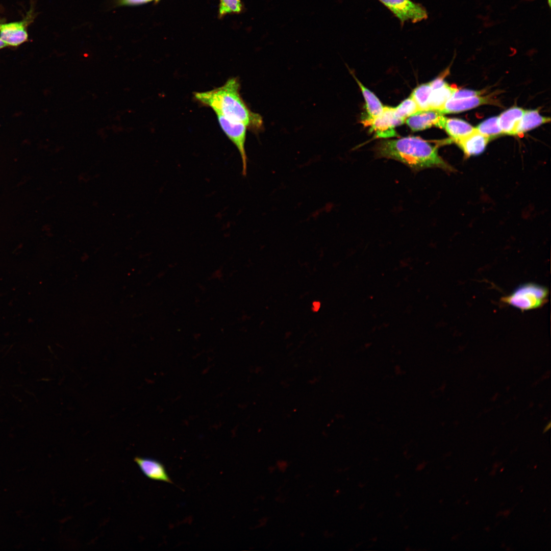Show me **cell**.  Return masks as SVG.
<instances>
[{
	"label": "cell",
	"mask_w": 551,
	"mask_h": 551,
	"mask_svg": "<svg viewBox=\"0 0 551 551\" xmlns=\"http://www.w3.org/2000/svg\"><path fill=\"white\" fill-rule=\"evenodd\" d=\"M159 1H160V0H155V1H156V2H159Z\"/></svg>",
	"instance_id": "26"
},
{
	"label": "cell",
	"mask_w": 551,
	"mask_h": 551,
	"mask_svg": "<svg viewBox=\"0 0 551 551\" xmlns=\"http://www.w3.org/2000/svg\"><path fill=\"white\" fill-rule=\"evenodd\" d=\"M217 120L223 132L238 149L242 161V174L246 176L247 168V157L245 151L246 127L242 123L233 121L217 115Z\"/></svg>",
	"instance_id": "4"
},
{
	"label": "cell",
	"mask_w": 551,
	"mask_h": 551,
	"mask_svg": "<svg viewBox=\"0 0 551 551\" xmlns=\"http://www.w3.org/2000/svg\"><path fill=\"white\" fill-rule=\"evenodd\" d=\"M450 138L456 143L470 135L475 131L473 128L466 121L459 118L445 117L443 128Z\"/></svg>",
	"instance_id": "12"
},
{
	"label": "cell",
	"mask_w": 551,
	"mask_h": 551,
	"mask_svg": "<svg viewBox=\"0 0 551 551\" xmlns=\"http://www.w3.org/2000/svg\"><path fill=\"white\" fill-rule=\"evenodd\" d=\"M549 121V117L541 115L537 110L524 111L516 128L515 135H521L543 123Z\"/></svg>",
	"instance_id": "14"
},
{
	"label": "cell",
	"mask_w": 551,
	"mask_h": 551,
	"mask_svg": "<svg viewBox=\"0 0 551 551\" xmlns=\"http://www.w3.org/2000/svg\"><path fill=\"white\" fill-rule=\"evenodd\" d=\"M313 310L315 311H317L319 309L320 304V303L318 302H314L313 303Z\"/></svg>",
	"instance_id": "23"
},
{
	"label": "cell",
	"mask_w": 551,
	"mask_h": 551,
	"mask_svg": "<svg viewBox=\"0 0 551 551\" xmlns=\"http://www.w3.org/2000/svg\"><path fill=\"white\" fill-rule=\"evenodd\" d=\"M457 88L456 86H450L447 83L443 86L433 89L429 99V109L438 111L440 109Z\"/></svg>",
	"instance_id": "16"
},
{
	"label": "cell",
	"mask_w": 551,
	"mask_h": 551,
	"mask_svg": "<svg viewBox=\"0 0 551 551\" xmlns=\"http://www.w3.org/2000/svg\"><path fill=\"white\" fill-rule=\"evenodd\" d=\"M482 93V92L481 91L469 89H458L457 88L453 93L450 98L458 99L480 96Z\"/></svg>",
	"instance_id": "21"
},
{
	"label": "cell",
	"mask_w": 551,
	"mask_h": 551,
	"mask_svg": "<svg viewBox=\"0 0 551 551\" xmlns=\"http://www.w3.org/2000/svg\"><path fill=\"white\" fill-rule=\"evenodd\" d=\"M547 1H548V4L549 6H550V0H547Z\"/></svg>",
	"instance_id": "25"
},
{
	"label": "cell",
	"mask_w": 551,
	"mask_h": 551,
	"mask_svg": "<svg viewBox=\"0 0 551 551\" xmlns=\"http://www.w3.org/2000/svg\"><path fill=\"white\" fill-rule=\"evenodd\" d=\"M364 97L368 116L365 119H373L378 116L383 111L384 106L377 96L366 88L353 74Z\"/></svg>",
	"instance_id": "15"
},
{
	"label": "cell",
	"mask_w": 551,
	"mask_h": 551,
	"mask_svg": "<svg viewBox=\"0 0 551 551\" xmlns=\"http://www.w3.org/2000/svg\"><path fill=\"white\" fill-rule=\"evenodd\" d=\"M418 111L416 103L411 96L403 101L396 107L394 108L395 116L405 121L408 117Z\"/></svg>",
	"instance_id": "19"
},
{
	"label": "cell",
	"mask_w": 551,
	"mask_h": 551,
	"mask_svg": "<svg viewBox=\"0 0 551 551\" xmlns=\"http://www.w3.org/2000/svg\"><path fill=\"white\" fill-rule=\"evenodd\" d=\"M374 152L378 158L395 160L413 171L431 167L451 168L439 155L437 146L418 137L382 141L376 145Z\"/></svg>",
	"instance_id": "2"
},
{
	"label": "cell",
	"mask_w": 551,
	"mask_h": 551,
	"mask_svg": "<svg viewBox=\"0 0 551 551\" xmlns=\"http://www.w3.org/2000/svg\"><path fill=\"white\" fill-rule=\"evenodd\" d=\"M242 9L241 0H220L219 16L221 17L229 13H239Z\"/></svg>",
	"instance_id": "20"
},
{
	"label": "cell",
	"mask_w": 551,
	"mask_h": 551,
	"mask_svg": "<svg viewBox=\"0 0 551 551\" xmlns=\"http://www.w3.org/2000/svg\"><path fill=\"white\" fill-rule=\"evenodd\" d=\"M400 21L416 23L428 18L426 9L421 4L411 0H379Z\"/></svg>",
	"instance_id": "5"
},
{
	"label": "cell",
	"mask_w": 551,
	"mask_h": 551,
	"mask_svg": "<svg viewBox=\"0 0 551 551\" xmlns=\"http://www.w3.org/2000/svg\"><path fill=\"white\" fill-rule=\"evenodd\" d=\"M490 139L477 130L470 135L457 142L467 156L479 155L486 147Z\"/></svg>",
	"instance_id": "11"
},
{
	"label": "cell",
	"mask_w": 551,
	"mask_h": 551,
	"mask_svg": "<svg viewBox=\"0 0 551 551\" xmlns=\"http://www.w3.org/2000/svg\"><path fill=\"white\" fill-rule=\"evenodd\" d=\"M432 91L430 83L421 84L415 88L411 96L416 103L419 111L429 109V99Z\"/></svg>",
	"instance_id": "17"
},
{
	"label": "cell",
	"mask_w": 551,
	"mask_h": 551,
	"mask_svg": "<svg viewBox=\"0 0 551 551\" xmlns=\"http://www.w3.org/2000/svg\"><path fill=\"white\" fill-rule=\"evenodd\" d=\"M134 461L141 472L152 480L172 483L164 466L159 461L149 458L136 457Z\"/></svg>",
	"instance_id": "9"
},
{
	"label": "cell",
	"mask_w": 551,
	"mask_h": 551,
	"mask_svg": "<svg viewBox=\"0 0 551 551\" xmlns=\"http://www.w3.org/2000/svg\"><path fill=\"white\" fill-rule=\"evenodd\" d=\"M524 111L515 106L503 112L498 117V124L503 134L515 135L516 128Z\"/></svg>",
	"instance_id": "13"
},
{
	"label": "cell",
	"mask_w": 551,
	"mask_h": 551,
	"mask_svg": "<svg viewBox=\"0 0 551 551\" xmlns=\"http://www.w3.org/2000/svg\"><path fill=\"white\" fill-rule=\"evenodd\" d=\"M490 103L489 97L480 96L458 99L450 98L438 111L443 115L458 113Z\"/></svg>",
	"instance_id": "10"
},
{
	"label": "cell",
	"mask_w": 551,
	"mask_h": 551,
	"mask_svg": "<svg viewBox=\"0 0 551 551\" xmlns=\"http://www.w3.org/2000/svg\"><path fill=\"white\" fill-rule=\"evenodd\" d=\"M475 130L489 139L503 134L498 122V117L488 118L480 123Z\"/></svg>",
	"instance_id": "18"
},
{
	"label": "cell",
	"mask_w": 551,
	"mask_h": 551,
	"mask_svg": "<svg viewBox=\"0 0 551 551\" xmlns=\"http://www.w3.org/2000/svg\"><path fill=\"white\" fill-rule=\"evenodd\" d=\"M6 44L0 38V49L6 47Z\"/></svg>",
	"instance_id": "24"
},
{
	"label": "cell",
	"mask_w": 551,
	"mask_h": 551,
	"mask_svg": "<svg viewBox=\"0 0 551 551\" xmlns=\"http://www.w3.org/2000/svg\"><path fill=\"white\" fill-rule=\"evenodd\" d=\"M24 21L0 24V38L6 44L18 46L28 39Z\"/></svg>",
	"instance_id": "8"
},
{
	"label": "cell",
	"mask_w": 551,
	"mask_h": 551,
	"mask_svg": "<svg viewBox=\"0 0 551 551\" xmlns=\"http://www.w3.org/2000/svg\"><path fill=\"white\" fill-rule=\"evenodd\" d=\"M153 0H117L120 5H138L148 3ZM155 1V0H154Z\"/></svg>",
	"instance_id": "22"
},
{
	"label": "cell",
	"mask_w": 551,
	"mask_h": 551,
	"mask_svg": "<svg viewBox=\"0 0 551 551\" xmlns=\"http://www.w3.org/2000/svg\"><path fill=\"white\" fill-rule=\"evenodd\" d=\"M547 289L532 283L518 286L502 300L522 311H527L542 306L547 300Z\"/></svg>",
	"instance_id": "3"
},
{
	"label": "cell",
	"mask_w": 551,
	"mask_h": 551,
	"mask_svg": "<svg viewBox=\"0 0 551 551\" xmlns=\"http://www.w3.org/2000/svg\"><path fill=\"white\" fill-rule=\"evenodd\" d=\"M405 122L395 116L393 107L387 106L384 107L383 112L377 117L362 121L364 126L370 127L371 132H374L376 138H382L397 136L394 128Z\"/></svg>",
	"instance_id": "6"
},
{
	"label": "cell",
	"mask_w": 551,
	"mask_h": 551,
	"mask_svg": "<svg viewBox=\"0 0 551 551\" xmlns=\"http://www.w3.org/2000/svg\"><path fill=\"white\" fill-rule=\"evenodd\" d=\"M445 117L438 110L418 111L408 117L405 122L413 131L425 130L432 126L443 128Z\"/></svg>",
	"instance_id": "7"
},
{
	"label": "cell",
	"mask_w": 551,
	"mask_h": 551,
	"mask_svg": "<svg viewBox=\"0 0 551 551\" xmlns=\"http://www.w3.org/2000/svg\"><path fill=\"white\" fill-rule=\"evenodd\" d=\"M240 89L238 79L231 78L220 87L195 92L193 95L197 102L211 108L217 115L242 123L253 131H258L263 126L262 117L248 108L241 96Z\"/></svg>",
	"instance_id": "1"
}]
</instances>
